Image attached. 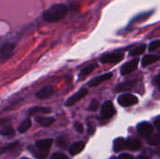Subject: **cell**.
Masks as SVG:
<instances>
[{
    "label": "cell",
    "instance_id": "obj_1",
    "mask_svg": "<svg viewBox=\"0 0 160 159\" xmlns=\"http://www.w3.org/2000/svg\"><path fill=\"white\" fill-rule=\"evenodd\" d=\"M68 14V7L65 4H54L46 9L42 18L47 22H57L62 21Z\"/></svg>",
    "mask_w": 160,
    "mask_h": 159
},
{
    "label": "cell",
    "instance_id": "obj_2",
    "mask_svg": "<svg viewBox=\"0 0 160 159\" xmlns=\"http://www.w3.org/2000/svg\"><path fill=\"white\" fill-rule=\"evenodd\" d=\"M125 55L122 52H112L103 55L100 58L102 64H111V63H118L124 59Z\"/></svg>",
    "mask_w": 160,
    "mask_h": 159
},
{
    "label": "cell",
    "instance_id": "obj_3",
    "mask_svg": "<svg viewBox=\"0 0 160 159\" xmlns=\"http://www.w3.org/2000/svg\"><path fill=\"white\" fill-rule=\"evenodd\" d=\"M14 47H15L14 43L7 42V43L3 44L0 48V61H5V60L8 59L13 52Z\"/></svg>",
    "mask_w": 160,
    "mask_h": 159
},
{
    "label": "cell",
    "instance_id": "obj_4",
    "mask_svg": "<svg viewBox=\"0 0 160 159\" xmlns=\"http://www.w3.org/2000/svg\"><path fill=\"white\" fill-rule=\"evenodd\" d=\"M116 113L115 108L111 101H107L102 105L101 108V116L104 119H110Z\"/></svg>",
    "mask_w": 160,
    "mask_h": 159
},
{
    "label": "cell",
    "instance_id": "obj_5",
    "mask_svg": "<svg viewBox=\"0 0 160 159\" xmlns=\"http://www.w3.org/2000/svg\"><path fill=\"white\" fill-rule=\"evenodd\" d=\"M118 103L123 107H129V106H133V105L137 104L138 98L135 96H132L129 94H125L118 97Z\"/></svg>",
    "mask_w": 160,
    "mask_h": 159
},
{
    "label": "cell",
    "instance_id": "obj_6",
    "mask_svg": "<svg viewBox=\"0 0 160 159\" xmlns=\"http://www.w3.org/2000/svg\"><path fill=\"white\" fill-rule=\"evenodd\" d=\"M87 94H88L87 89H85V88H82V89H81V90H79L75 95L71 96V97L68 99V101L66 102V106H68V107H71V106H73L75 103H77V102H79L81 99H82V98H83Z\"/></svg>",
    "mask_w": 160,
    "mask_h": 159
},
{
    "label": "cell",
    "instance_id": "obj_7",
    "mask_svg": "<svg viewBox=\"0 0 160 159\" xmlns=\"http://www.w3.org/2000/svg\"><path fill=\"white\" fill-rule=\"evenodd\" d=\"M138 65H139V59H137V58L126 63L121 68V74L122 75H127V74L134 71L137 68Z\"/></svg>",
    "mask_w": 160,
    "mask_h": 159
},
{
    "label": "cell",
    "instance_id": "obj_8",
    "mask_svg": "<svg viewBox=\"0 0 160 159\" xmlns=\"http://www.w3.org/2000/svg\"><path fill=\"white\" fill-rule=\"evenodd\" d=\"M153 126L149 123H146V122H143V123H141L139 126H138V132L143 136V137H149L152 135L153 133Z\"/></svg>",
    "mask_w": 160,
    "mask_h": 159
},
{
    "label": "cell",
    "instance_id": "obj_9",
    "mask_svg": "<svg viewBox=\"0 0 160 159\" xmlns=\"http://www.w3.org/2000/svg\"><path fill=\"white\" fill-rule=\"evenodd\" d=\"M54 93V88L51 85L45 86L43 88H41L38 93H37V97L39 99H46L48 97H50L52 95H53Z\"/></svg>",
    "mask_w": 160,
    "mask_h": 159
},
{
    "label": "cell",
    "instance_id": "obj_10",
    "mask_svg": "<svg viewBox=\"0 0 160 159\" xmlns=\"http://www.w3.org/2000/svg\"><path fill=\"white\" fill-rule=\"evenodd\" d=\"M53 141L52 139H44V140H39L38 142H36V147L38 150H42V151H48L51 146L52 145Z\"/></svg>",
    "mask_w": 160,
    "mask_h": 159
},
{
    "label": "cell",
    "instance_id": "obj_11",
    "mask_svg": "<svg viewBox=\"0 0 160 159\" xmlns=\"http://www.w3.org/2000/svg\"><path fill=\"white\" fill-rule=\"evenodd\" d=\"M112 76V73H106V74H103V75H100L97 78H94L93 80H91L89 82V85L90 86H97V85H99L100 83H102L103 82L111 79Z\"/></svg>",
    "mask_w": 160,
    "mask_h": 159
},
{
    "label": "cell",
    "instance_id": "obj_12",
    "mask_svg": "<svg viewBox=\"0 0 160 159\" xmlns=\"http://www.w3.org/2000/svg\"><path fill=\"white\" fill-rule=\"evenodd\" d=\"M85 147V143L83 142H78L74 144H72L69 148V153L71 156H76L80 154Z\"/></svg>",
    "mask_w": 160,
    "mask_h": 159
},
{
    "label": "cell",
    "instance_id": "obj_13",
    "mask_svg": "<svg viewBox=\"0 0 160 159\" xmlns=\"http://www.w3.org/2000/svg\"><path fill=\"white\" fill-rule=\"evenodd\" d=\"M160 60V55H155V54H148V55H145L142 61V65L143 67H146V66H149L153 63H156L158 61Z\"/></svg>",
    "mask_w": 160,
    "mask_h": 159
},
{
    "label": "cell",
    "instance_id": "obj_14",
    "mask_svg": "<svg viewBox=\"0 0 160 159\" xmlns=\"http://www.w3.org/2000/svg\"><path fill=\"white\" fill-rule=\"evenodd\" d=\"M153 14V11H148V12H143V13H141L139 15H137L136 17H134L131 22H130V24L131 23H137V22H144V21H147V19H149Z\"/></svg>",
    "mask_w": 160,
    "mask_h": 159
},
{
    "label": "cell",
    "instance_id": "obj_15",
    "mask_svg": "<svg viewBox=\"0 0 160 159\" xmlns=\"http://www.w3.org/2000/svg\"><path fill=\"white\" fill-rule=\"evenodd\" d=\"M141 146H142L141 142L136 139H128V141H126V148L129 150L136 151V150H139Z\"/></svg>",
    "mask_w": 160,
    "mask_h": 159
},
{
    "label": "cell",
    "instance_id": "obj_16",
    "mask_svg": "<svg viewBox=\"0 0 160 159\" xmlns=\"http://www.w3.org/2000/svg\"><path fill=\"white\" fill-rule=\"evenodd\" d=\"M98 67L97 64H91L87 67H85L84 68H82V70L80 72L79 74V79L80 80H83L84 78H86V76H88L91 72L94 71V69Z\"/></svg>",
    "mask_w": 160,
    "mask_h": 159
},
{
    "label": "cell",
    "instance_id": "obj_17",
    "mask_svg": "<svg viewBox=\"0 0 160 159\" xmlns=\"http://www.w3.org/2000/svg\"><path fill=\"white\" fill-rule=\"evenodd\" d=\"M126 149V140L123 138L116 139L113 143V150L115 152H120Z\"/></svg>",
    "mask_w": 160,
    "mask_h": 159
},
{
    "label": "cell",
    "instance_id": "obj_18",
    "mask_svg": "<svg viewBox=\"0 0 160 159\" xmlns=\"http://www.w3.org/2000/svg\"><path fill=\"white\" fill-rule=\"evenodd\" d=\"M135 82H127L121 83V84H119V85L116 87V92L128 91V90H130V89L135 85Z\"/></svg>",
    "mask_w": 160,
    "mask_h": 159
},
{
    "label": "cell",
    "instance_id": "obj_19",
    "mask_svg": "<svg viewBox=\"0 0 160 159\" xmlns=\"http://www.w3.org/2000/svg\"><path fill=\"white\" fill-rule=\"evenodd\" d=\"M37 121L42 127H49V126H51L54 122V119L52 117H42V116H39V117L37 118Z\"/></svg>",
    "mask_w": 160,
    "mask_h": 159
},
{
    "label": "cell",
    "instance_id": "obj_20",
    "mask_svg": "<svg viewBox=\"0 0 160 159\" xmlns=\"http://www.w3.org/2000/svg\"><path fill=\"white\" fill-rule=\"evenodd\" d=\"M31 125H32L31 120H30L29 118L25 119L24 121H22V122L20 124V126H19V127H18L19 132H21V133L26 132V131L31 127Z\"/></svg>",
    "mask_w": 160,
    "mask_h": 159
},
{
    "label": "cell",
    "instance_id": "obj_21",
    "mask_svg": "<svg viewBox=\"0 0 160 159\" xmlns=\"http://www.w3.org/2000/svg\"><path fill=\"white\" fill-rule=\"evenodd\" d=\"M147 142L150 145H160V133L149 136L147 138Z\"/></svg>",
    "mask_w": 160,
    "mask_h": 159
},
{
    "label": "cell",
    "instance_id": "obj_22",
    "mask_svg": "<svg viewBox=\"0 0 160 159\" xmlns=\"http://www.w3.org/2000/svg\"><path fill=\"white\" fill-rule=\"evenodd\" d=\"M51 112V109L49 108H42V107H35L29 111L30 115H34L36 113H49Z\"/></svg>",
    "mask_w": 160,
    "mask_h": 159
},
{
    "label": "cell",
    "instance_id": "obj_23",
    "mask_svg": "<svg viewBox=\"0 0 160 159\" xmlns=\"http://www.w3.org/2000/svg\"><path fill=\"white\" fill-rule=\"evenodd\" d=\"M145 50H146V45H144V44L141 45V46L135 48L134 50H132L130 52V55H141L145 52Z\"/></svg>",
    "mask_w": 160,
    "mask_h": 159
},
{
    "label": "cell",
    "instance_id": "obj_24",
    "mask_svg": "<svg viewBox=\"0 0 160 159\" xmlns=\"http://www.w3.org/2000/svg\"><path fill=\"white\" fill-rule=\"evenodd\" d=\"M0 134L3 135V136H13L14 135V130L10 126H6L1 129Z\"/></svg>",
    "mask_w": 160,
    "mask_h": 159
},
{
    "label": "cell",
    "instance_id": "obj_25",
    "mask_svg": "<svg viewBox=\"0 0 160 159\" xmlns=\"http://www.w3.org/2000/svg\"><path fill=\"white\" fill-rule=\"evenodd\" d=\"M56 144L58 147L60 148H67L68 147V140L64 137V136H61L59 138H57L56 140Z\"/></svg>",
    "mask_w": 160,
    "mask_h": 159
},
{
    "label": "cell",
    "instance_id": "obj_26",
    "mask_svg": "<svg viewBox=\"0 0 160 159\" xmlns=\"http://www.w3.org/2000/svg\"><path fill=\"white\" fill-rule=\"evenodd\" d=\"M49 151H42V150H37L34 152V155L38 159H46L48 157Z\"/></svg>",
    "mask_w": 160,
    "mask_h": 159
},
{
    "label": "cell",
    "instance_id": "obj_27",
    "mask_svg": "<svg viewBox=\"0 0 160 159\" xmlns=\"http://www.w3.org/2000/svg\"><path fill=\"white\" fill-rule=\"evenodd\" d=\"M158 48H160V40H155L149 44V51L150 52H154V51L158 50Z\"/></svg>",
    "mask_w": 160,
    "mask_h": 159
},
{
    "label": "cell",
    "instance_id": "obj_28",
    "mask_svg": "<svg viewBox=\"0 0 160 159\" xmlns=\"http://www.w3.org/2000/svg\"><path fill=\"white\" fill-rule=\"evenodd\" d=\"M17 145H18V142H13V143H10V144H8V145L5 146L4 148H2V149L0 150V154H2V153H5V152H8V151H9V150H12V149H14V148H15Z\"/></svg>",
    "mask_w": 160,
    "mask_h": 159
},
{
    "label": "cell",
    "instance_id": "obj_29",
    "mask_svg": "<svg viewBox=\"0 0 160 159\" xmlns=\"http://www.w3.org/2000/svg\"><path fill=\"white\" fill-rule=\"evenodd\" d=\"M99 107V102L98 100H93L90 104V107H89V110L92 111V112H95L98 109Z\"/></svg>",
    "mask_w": 160,
    "mask_h": 159
},
{
    "label": "cell",
    "instance_id": "obj_30",
    "mask_svg": "<svg viewBox=\"0 0 160 159\" xmlns=\"http://www.w3.org/2000/svg\"><path fill=\"white\" fill-rule=\"evenodd\" d=\"M52 159H68L67 156H65L64 154H61V153H55L52 155Z\"/></svg>",
    "mask_w": 160,
    "mask_h": 159
},
{
    "label": "cell",
    "instance_id": "obj_31",
    "mask_svg": "<svg viewBox=\"0 0 160 159\" xmlns=\"http://www.w3.org/2000/svg\"><path fill=\"white\" fill-rule=\"evenodd\" d=\"M74 127H75V129H76L79 133H82V132H83V127H82V125L81 123L76 122V123L74 124Z\"/></svg>",
    "mask_w": 160,
    "mask_h": 159
},
{
    "label": "cell",
    "instance_id": "obj_32",
    "mask_svg": "<svg viewBox=\"0 0 160 159\" xmlns=\"http://www.w3.org/2000/svg\"><path fill=\"white\" fill-rule=\"evenodd\" d=\"M119 159H134L132 156L128 155V154H124V155H121Z\"/></svg>",
    "mask_w": 160,
    "mask_h": 159
},
{
    "label": "cell",
    "instance_id": "obj_33",
    "mask_svg": "<svg viewBox=\"0 0 160 159\" xmlns=\"http://www.w3.org/2000/svg\"><path fill=\"white\" fill-rule=\"evenodd\" d=\"M155 127L160 131V116L158 117V118H156V120H155Z\"/></svg>",
    "mask_w": 160,
    "mask_h": 159
},
{
    "label": "cell",
    "instance_id": "obj_34",
    "mask_svg": "<svg viewBox=\"0 0 160 159\" xmlns=\"http://www.w3.org/2000/svg\"><path fill=\"white\" fill-rule=\"evenodd\" d=\"M89 134H93L95 132V127H89Z\"/></svg>",
    "mask_w": 160,
    "mask_h": 159
},
{
    "label": "cell",
    "instance_id": "obj_35",
    "mask_svg": "<svg viewBox=\"0 0 160 159\" xmlns=\"http://www.w3.org/2000/svg\"><path fill=\"white\" fill-rule=\"evenodd\" d=\"M156 154H157L158 156H159L160 157V145H158V147L156 149Z\"/></svg>",
    "mask_w": 160,
    "mask_h": 159
},
{
    "label": "cell",
    "instance_id": "obj_36",
    "mask_svg": "<svg viewBox=\"0 0 160 159\" xmlns=\"http://www.w3.org/2000/svg\"><path fill=\"white\" fill-rule=\"evenodd\" d=\"M137 159H149L147 157H145V156H140V157H138Z\"/></svg>",
    "mask_w": 160,
    "mask_h": 159
},
{
    "label": "cell",
    "instance_id": "obj_37",
    "mask_svg": "<svg viewBox=\"0 0 160 159\" xmlns=\"http://www.w3.org/2000/svg\"><path fill=\"white\" fill-rule=\"evenodd\" d=\"M156 83L157 84H158V83H160V74L158 76V78L156 79Z\"/></svg>",
    "mask_w": 160,
    "mask_h": 159
},
{
    "label": "cell",
    "instance_id": "obj_38",
    "mask_svg": "<svg viewBox=\"0 0 160 159\" xmlns=\"http://www.w3.org/2000/svg\"><path fill=\"white\" fill-rule=\"evenodd\" d=\"M5 122H6L5 120H0V125H2V124H3V123H5Z\"/></svg>",
    "mask_w": 160,
    "mask_h": 159
},
{
    "label": "cell",
    "instance_id": "obj_39",
    "mask_svg": "<svg viewBox=\"0 0 160 159\" xmlns=\"http://www.w3.org/2000/svg\"><path fill=\"white\" fill-rule=\"evenodd\" d=\"M111 159H117V158H116V157H112Z\"/></svg>",
    "mask_w": 160,
    "mask_h": 159
},
{
    "label": "cell",
    "instance_id": "obj_40",
    "mask_svg": "<svg viewBox=\"0 0 160 159\" xmlns=\"http://www.w3.org/2000/svg\"><path fill=\"white\" fill-rule=\"evenodd\" d=\"M158 87H159V90H160V83H158Z\"/></svg>",
    "mask_w": 160,
    "mask_h": 159
},
{
    "label": "cell",
    "instance_id": "obj_41",
    "mask_svg": "<svg viewBox=\"0 0 160 159\" xmlns=\"http://www.w3.org/2000/svg\"><path fill=\"white\" fill-rule=\"evenodd\" d=\"M22 159H28V158H25V157H24V158H22Z\"/></svg>",
    "mask_w": 160,
    "mask_h": 159
}]
</instances>
